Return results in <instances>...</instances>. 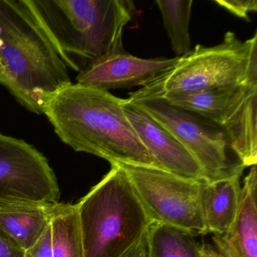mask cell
<instances>
[{
  "label": "cell",
  "instance_id": "6da1fadb",
  "mask_svg": "<svg viewBox=\"0 0 257 257\" xmlns=\"http://www.w3.org/2000/svg\"><path fill=\"white\" fill-rule=\"evenodd\" d=\"M124 99L71 83L50 99L43 114L61 141L110 163L158 166L124 113Z\"/></svg>",
  "mask_w": 257,
  "mask_h": 257
},
{
  "label": "cell",
  "instance_id": "7a4b0ae2",
  "mask_svg": "<svg viewBox=\"0 0 257 257\" xmlns=\"http://www.w3.org/2000/svg\"><path fill=\"white\" fill-rule=\"evenodd\" d=\"M73 83L28 0H0V85L38 115L50 99Z\"/></svg>",
  "mask_w": 257,
  "mask_h": 257
},
{
  "label": "cell",
  "instance_id": "3957f363",
  "mask_svg": "<svg viewBox=\"0 0 257 257\" xmlns=\"http://www.w3.org/2000/svg\"><path fill=\"white\" fill-rule=\"evenodd\" d=\"M68 68L80 73L124 51V27L135 14L129 0H28Z\"/></svg>",
  "mask_w": 257,
  "mask_h": 257
},
{
  "label": "cell",
  "instance_id": "277c9868",
  "mask_svg": "<svg viewBox=\"0 0 257 257\" xmlns=\"http://www.w3.org/2000/svg\"><path fill=\"white\" fill-rule=\"evenodd\" d=\"M76 205L85 257H122L152 222L127 174L116 163Z\"/></svg>",
  "mask_w": 257,
  "mask_h": 257
},
{
  "label": "cell",
  "instance_id": "5b68a950",
  "mask_svg": "<svg viewBox=\"0 0 257 257\" xmlns=\"http://www.w3.org/2000/svg\"><path fill=\"white\" fill-rule=\"evenodd\" d=\"M257 79V32L246 41L227 32L220 44L198 45L129 99L159 97L231 88Z\"/></svg>",
  "mask_w": 257,
  "mask_h": 257
},
{
  "label": "cell",
  "instance_id": "8992f818",
  "mask_svg": "<svg viewBox=\"0 0 257 257\" xmlns=\"http://www.w3.org/2000/svg\"><path fill=\"white\" fill-rule=\"evenodd\" d=\"M116 164L127 174L152 222L175 227L194 236L207 234L201 204L203 180L157 167Z\"/></svg>",
  "mask_w": 257,
  "mask_h": 257
},
{
  "label": "cell",
  "instance_id": "52a82bcc",
  "mask_svg": "<svg viewBox=\"0 0 257 257\" xmlns=\"http://www.w3.org/2000/svg\"><path fill=\"white\" fill-rule=\"evenodd\" d=\"M127 100L156 120L189 152L201 166L205 181L223 178L244 167L240 162H232L229 152L233 151L228 138L216 124L165 99L145 97Z\"/></svg>",
  "mask_w": 257,
  "mask_h": 257
},
{
  "label": "cell",
  "instance_id": "ba28073f",
  "mask_svg": "<svg viewBox=\"0 0 257 257\" xmlns=\"http://www.w3.org/2000/svg\"><path fill=\"white\" fill-rule=\"evenodd\" d=\"M60 195L46 156L24 140L0 133V208L22 202L58 204Z\"/></svg>",
  "mask_w": 257,
  "mask_h": 257
},
{
  "label": "cell",
  "instance_id": "9c48e42d",
  "mask_svg": "<svg viewBox=\"0 0 257 257\" xmlns=\"http://www.w3.org/2000/svg\"><path fill=\"white\" fill-rule=\"evenodd\" d=\"M198 115L224 131L243 166L256 165L257 79L208 91Z\"/></svg>",
  "mask_w": 257,
  "mask_h": 257
},
{
  "label": "cell",
  "instance_id": "30bf717a",
  "mask_svg": "<svg viewBox=\"0 0 257 257\" xmlns=\"http://www.w3.org/2000/svg\"><path fill=\"white\" fill-rule=\"evenodd\" d=\"M178 58L144 59L124 50L100 58L88 66L76 76V83L106 91L143 87L171 68Z\"/></svg>",
  "mask_w": 257,
  "mask_h": 257
},
{
  "label": "cell",
  "instance_id": "8fae6325",
  "mask_svg": "<svg viewBox=\"0 0 257 257\" xmlns=\"http://www.w3.org/2000/svg\"><path fill=\"white\" fill-rule=\"evenodd\" d=\"M122 106L138 138L159 168L186 178L205 180L199 164L171 133L127 99Z\"/></svg>",
  "mask_w": 257,
  "mask_h": 257
},
{
  "label": "cell",
  "instance_id": "7c38bea8",
  "mask_svg": "<svg viewBox=\"0 0 257 257\" xmlns=\"http://www.w3.org/2000/svg\"><path fill=\"white\" fill-rule=\"evenodd\" d=\"M257 170L251 167L243 180L240 206L230 229L213 235L216 250L225 257H257Z\"/></svg>",
  "mask_w": 257,
  "mask_h": 257
},
{
  "label": "cell",
  "instance_id": "4fadbf2b",
  "mask_svg": "<svg viewBox=\"0 0 257 257\" xmlns=\"http://www.w3.org/2000/svg\"><path fill=\"white\" fill-rule=\"evenodd\" d=\"M244 168L240 167L229 175L214 181L201 182V209L207 233L222 235L232 225L240 206V178Z\"/></svg>",
  "mask_w": 257,
  "mask_h": 257
},
{
  "label": "cell",
  "instance_id": "5bb4252c",
  "mask_svg": "<svg viewBox=\"0 0 257 257\" xmlns=\"http://www.w3.org/2000/svg\"><path fill=\"white\" fill-rule=\"evenodd\" d=\"M63 204L22 202L0 208V232L24 252L34 246Z\"/></svg>",
  "mask_w": 257,
  "mask_h": 257
},
{
  "label": "cell",
  "instance_id": "9a60e30c",
  "mask_svg": "<svg viewBox=\"0 0 257 257\" xmlns=\"http://www.w3.org/2000/svg\"><path fill=\"white\" fill-rule=\"evenodd\" d=\"M146 237L149 257H201L195 236L175 227L151 222Z\"/></svg>",
  "mask_w": 257,
  "mask_h": 257
},
{
  "label": "cell",
  "instance_id": "2e32d148",
  "mask_svg": "<svg viewBox=\"0 0 257 257\" xmlns=\"http://www.w3.org/2000/svg\"><path fill=\"white\" fill-rule=\"evenodd\" d=\"M51 227L52 257H85L76 204H63Z\"/></svg>",
  "mask_w": 257,
  "mask_h": 257
},
{
  "label": "cell",
  "instance_id": "e0dca14e",
  "mask_svg": "<svg viewBox=\"0 0 257 257\" xmlns=\"http://www.w3.org/2000/svg\"><path fill=\"white\" fill-rule=\"evenodd\" d=\"M158 8L163 19L164 27L171 40L173 51L178 58L191 49L189 23L192 0H157Z\"/></svg>",
  "mask_w": 257,
  "mask_h": 257
},
{
  "label": "cell",
  "instance_id": "ac0fdd59",
  "mask_svg": "<svg viewBox=\"0 0 257 257\" xmlns=\"http://www.w3.org/2000/svg\"><path fill=\"white\" fill-rule=\"evenodd\" d=\"M213 2L231 14L249 22V13L257 11L256 0H214Z\"/></svg>",
  "mask_w": 257,
  "mask_h": 257
},
{
  "label": "cell",
  "instance_id": "d6986e66",
  "mask_svg": "<svg viewBox=\"0 0 257 257\" xmlns=\"http://www.w3.org/2000/svg\"><path fill=\"white\" fill-rule=\"evenodd\" d=\"M24 257H52V237L51 224L37 243L25 252Z\"/></svg>",
  "mask_w": 257,
  "mask_h": 257
},
{
  "label": "cell",
  "instance_id": "ffe728a7",
  "mask_svg": "<svg viewBox=\"0 0 257 257\" xmlns=\"http://www.w3.org/2000/svg\"><path fill=\"white\" fill-rule=\"evenodd\" d=\"M25 252L15 246L0 232V257H24Z\"/></svg>",
  "mask_w": 257,
  "mask_h": 257
},
{
  "label": "cell",
  "instance_id": "44dd1931",
  "mask_svg": "<svg viewBox=\"0 0 257 257\" xmlns=\"http://www.w3.org/2000/svg\"><path fill=\"white\" fill-rule=\"evenodd\" d=\"M147 233V232H146ZM147 253V237H144L134 245L122 257H145Z\"/></svg>",
  "mask_w": 257,
  "mask_h": 257
},
{
  "label": "cell",
  "instance_id": "7402d4cb",
  "mask_svg": "<svg viewBox=\"0 0 257 257\" xmlns=\"http://www.w3.org/2000/svg\"><path fill=\"white\" fill-rule=\"evenodd\" d=\"M201 257H225L208 244L201 245Z\"/></svg>",
  "mask_w": 257,
  "mask_h": 257
},
{
  "label": "cell",
  "instance_id": "603a6c76",
  "mask_svg": "<svg viewBox=\"0 0 257 257\" xmlns=\"http://www.w3.org/2000/svg\"><path fill=\"white\" fill-rule=\"evenodd\" d=\"M145 257H149L148 254H147V253H146Z\"/></svg>",
  "mask_w": 257,
  "mask_h": 257
}]
</instances>
